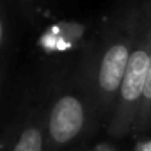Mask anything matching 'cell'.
Instances as JSON below:
<instances>
[{
  "mask_svg": "<svg viewBox=\"0 0 151 151\" xmlns=\"http://www.w3.org/2000/svg\"><path fill=\"white\" fill-rule=\"evenodd\" d=\"M18 124H11L7 128H4L0 132V151H11V146H13V140H14V135H16V130H18Z\"/></svg>",
  "mask_w": 151,
  "mask_h": 151,
  "instance_id": "cell-7",
  "label": "cell"
},
{
  "mask_svg": "<svg viewBox=\"0 0 151 151\" xmlns=\"http://www.w3.org/2000/svg\"><path fill=\"white\" fill-rule=\"evenodd\" d=\"M98 119L96 103L87 80L78 73L62 86L46 105V151H62L77 142Z\"/></svg>",
  "mask_w": 151,
  "mask_h": 151,
  "instance_id": "cell-2",
  "label": "cell"
},
{
  "mask_svg": "<svg viewBox=\"0 0 151 151\" xmlns=\"http://www.w3.org/2000/svg\"><path fill=\"white\" fill-rule=\"evenodd\" d=\"M18 4H20V7L30 16V13L32 11H36V7H37V4H39V0H18Z\"/></svg>",
  "mask_w": 151,
  "mask_h": 151,
  "instance_id": "cell-9",
  "label": "cell"
},
{
  "mask_svg": "<svg viewBox=\"0 0 151 151\" xmlns=\"http://www.w3.org/2000/svg\"><path fill=\"white\" fill-rule=\"evenodd\" d=\"M11 151H46V107L29 110L18 124Z\"/></svg>",
  "mask_w": 151,
  "mask_h": 151,
  "instance_id": "cell-4",
  "label": "cell"
},
{
  "mask_svg": "<svg viewBox=\"0 0 151 151\" xmlns=\"http://www.w3.org/2000/svg\"><path fill=\"white\" fill-rule=\"evenodd\" d=\"M149 64H151V0H147L146 4L139 27V36L124 71L112 116L107 124V132L110 137L123 139L133 132Z\"/></svg>",
  "mask_w": 151,
  "mask_h": 151,
  "instance_id": "cell-3",
  "label": "cell"
},
{
  "mask_svg": "<svg viewBox=\"0 0 151 151\" xmlns=\"http://www.w3.org/2000/svg\"><path fill=\"white\" fill-rule=\"evenodd\" d=\"M151 128V64H149V71L146 77V86H144V93H142V101L139 107V114H137V121L133 126L132 135L144 137Z\"/></svg>",
  "mask_w": 151,
  "mask_h": 151,
  "instance_id": "cell-5",
  "label": "cell"
},
{
  "mask_svg": "<svg viewBox=\"0 0 151 151\" xmlns=\"http://www.w3.org/2000/svg\"><path fill=\"white\" fill-rule=\"evenodd\" d=\"M147 0H124L101 32L100 45L87 53L80 73L87 80L98 117L110 119L124 71L133 52Z\"/></svg>",
  "mask_w": 151,
  "mask_h": 151,
  "instance_id": "cell-1",
  "label": "cell"
},
{
  "mask_svg": "<svg viewBox=\"0 0 151 151\" xmlns=\"http://www.w3.org/2000/svg\"><path fill=\"white\" fill-rule=\"evenodd\" d=\"M91 151H117L110 142H100V144H96Z\"/></svg>",
  "mask_w": 151,
  "mask_h": 151,
  "instance_id": "cell-10",
  "label": "cell"
},
{
  "mask_svg": "<svg viewBox=\"0 0 151 151\" xmlns=\"http://www.w3.org/2000/svg\"><path fill=\"white\" fill-rule=\"evenodd\" d=\"M132 151H151V139L149 137H139L133 144V149Z\"/></svg>",
  "mask_w": 151,
  "mask_h": 151,
  "instance_id": "cell-8",
  "label": "cell"
},
{
  "mask_svg": "<svg viewBox=\"0 0 151 151\" xmlns=\"http://www.w3.org/2000/svg\"><path fill=\"white\" fill-rule=\"evenodd\" d=\"M0 87H2V71H0Z\"/></svg>",
  "mask_w": 151,
  "mask_h": 151,
  "instance_id": "cell-11",
  "label": "cell"
},
{
  "mask_svg": "<svg viewBox=\"0 0 151 151\" xmlns=\"http://www.w3.org/2000/svg\"><path fill=\"white\" fill-rule=\"evenodd\" d=\"M9 39V22H7V11L4 0H0V55H2L6 45Z\"/></svg>",
  "mask_w": 151,
  "mask_h": 151,
  "instance_id": "cell-6",
  "label": "cell"
}]
</instances>
